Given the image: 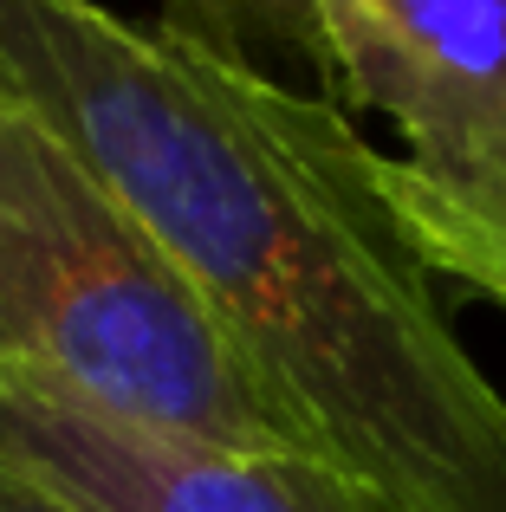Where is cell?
Instances as JSON below:
<instances>
[{
  "instance_id": "6da1fadb",
  "label": "cell",
  "mask_w": 506,
  "mask_h": 512,
  "mask_svg": "<svg viewBox=\"0 0 506 512\" xmlns=\"http://www.w3.org/2000/svg\"><path fill=\"white\" fill-rule=\"evenodd\" d=\"M0 91L156 227L338 474L396 512H506V396L331 98L98 0H0Z\"/></svg>"
},
{
  "instance_id": "7a4b0ae2",
  "label": "cell",
  "mask_w": 506,
  "mask_h": 512,
  "mask_svg": "<svg viewBox=\"0 0 506 512\" xmlns=\"http://www.w3.org/2000/svg\"><path fill=\"white\" fill-rule=\"evenodd\" d=\"M0 389L247 461H325L156 227L0 91Z\"/></svg>"
},
{
  "instance_id": "3957f363",
  "label": "cell",
  "mask_w": 506,
  "mask_h": 512,
  "mask_svg": "<svg viewBox=\"0 0 506 512\" xmlns=\"http://www.w3.org/2000/svg\"><path fill=\"white\" fill-rule=\"evenodd\" d=\"M344 117H390L403 221L435 279L506 305V0H305Z\"/></svg>"
},
{
  "instance_id": "277c9868",
  "label": "cell",
  "mask_w": 506,
  "mask_h": 512,
  "mask_svg": "<svg viewBox=\"0 0 506 512\" xmlns=\"http://www.w3.org/2000/svg\"><path fill=\"white\" fill-rule=\"evenodd\" d=\"M0 454L39 467L98 512H396L325 461L182 448L26 389H0Z\"/></svg>"
},
{
  "instance_id": "5b68a950",
  "label": "cell",
  "mask_w": 506,
  "mask_h": 512,
  "mask_svg": "<svg viewBox=\"0 0 506 512\" xmlns=\"http://www.w3.org/2000/svg\"><path fill=\"white\" fill-rule=\"evenodd\" d=\"M163 33L215 52L228 65H247L260 78H279L292 91L331 98V59L318 46V26L305 0H156Z\"/></svg>"
},
{
  "instance_id": "8992f818",
  "label": "cell",
  "mask_w": 506,
  "mask_h": 512,
  "mask_svg": "<svg viewBox=\"0 0 506 512\" xmlns=\"http://www.w3.org/2000/svg\"><path fill=\"white\" fill-rule=\"evenodd\" d=\"M0 512H98V506L78 500V493L59 487V480H46L39 467L0 454Z\"/></svg>"
}]
</instances>
